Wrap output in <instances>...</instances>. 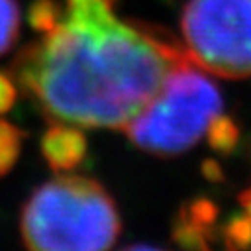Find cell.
Wrapping results in <instances>:
<instances>
[{
  "instance_id": "7c38bea8",
  "label": "cell",
  "mask_w": 251,
  "mask_h": 251,
  "mask_svg": "<svg viewBox=\"0 0 251 251\" xmlns=\"http://www.w3.org/2000/svg\"><path fill=\"white\" fill-rule=\"evenodd\" d=\"M179 216L192 222L194 225L201 227V229H205L206 233H210V227L214 225L218 210H216V206L208 199H196L190 205L182 206Z\"/></svg>"
},
{
  "instance_id": "9a60e30c",
  "label": "cell",
  "mask_w": 251,
  "mask_h": 251,
  "mask_svg": "<svg viewBox=\"0 0 251 251\" xmlns=\"http://www.w3.org/2000/svg\"><path fill=\"white\" fill-rule=\"evenodd\" d=\"M240 203L244 206V212L248 216H251V188L246 190L242 196H240Z\"/></svg>"
},
{
  "instance_id": "9c48e42d",
  "label": "cell",
  "mask_w": 251,
  "mask_h": 251,
  "mask_svg": "<svg viewBox=\"0 0 251 251\" xmlns=\"http://www.w3.org/2000/svg\"><path fill=\"white\" fill-rule=\"evenodd\" d=\"M21 13L17 0H0V56L13 47L19 37Z\"/></svg>"
},
{
  "instance_id": "7a4b0ae2",
  "label": "cell",
  "mask_w": 251,
  "mask_h": 251,
  "mask_svg": "<svg viewBox=\"0 0 251 251\" xmlns=\"http://www.w3.org/2000/svg\"><path fill=\"white\" fill-rule=\"evenodd\" d=\"M19 229L28 250L95 251L116 244L121 218L99 180L58 175L32 192Z\"/></svg>"
},
{
  "instance_id": "3957f363",
  "label": "cell",
  "mask_w": 251,
  "mask_h": 251,
  "mask_svg": "<svg viewBox=\"0 0 251 251\" xmlns=\"http://www.w3.org/2000/svg\"><path fill=\"white\" fill-rule=\"evenodd\" d=\"M224 106L222 93L205 69L186 60L177 65L156 97L123 126L145 152L177 156L198 144Z\"/></svg>"
},
{
  "instance_id": "ba28073f",
  "label": "cell",
  "mask_w": 251,
  "mask_h": 251,
  "mask_svg": "<svg viewBox=\"0 0 251 251\" xmlns=\"http://www.w3.org/2000/svg\"><path fill=\"white\" fill-rule=\"evenodd\" d=\"M63 11L58 0H34L28 9V23L37 32H50L62 21Z\"/></svg>"
},
{
  "instance_id": "30bf717a",
  "label": "cell",
  "mask_w": 251,
  "mask_h": 251,
  "mask_svg": "<svg viewBox=\"0 0 251 251\" xmlns=\"http://www.w3.org/2000/svg\"><path fill=\"white\" fill-rule=\"evenodd\" d=\"M208 236L210 233H206L205 229L194 225L180 216L173 225V240L179 244L180 248H186V250H206Z\"/></svg>"
},
{
  "instance_id": "5bb4252c",
  "label": "cell",
  "mask_w": 251,
  "mask_h": 251,
  "mask_svg": "<svg viewBox=\"0 0 251 251\" xmlns=\"http://www.w3.org/2000/svg\"><path fill=\"white\" fill-rule=\"evenodd\" d=\"M203 170H205L206 179H220V177H222V171H220V168H218L212 160L210 162L206 160L205 166H203Z\"/></svg>"
},
{
  "instance_id": "5b68a950",
  "label": "cell",
  "mask_w": 251,
  "mask_h": 251,
  "mask_svg": "<svg viewBox=\"0 0 251 251\" xmlns=\"http://www.w3.org/2000/svg\"><path fill=\"white\" fill-rule=\"evenodd\" d=\"M39 149L49 168L60 173L80 166L88 154V140L75 125L58 121L41 136Z\"/></svg>"
},
{
  "instance_id": "277c9868",
  "label": "cell",
  "mask_w": 251,
  "mask_h": 251,
  "mask_svg": "<svg viewBox=\"0 0 251 251\" xmlns=\"http://www.w3.org/2000/svg\"><path fill=\"white\" fill-rule=\"evenodd\" d=\"M180 32L190 60L206 73L251 76V0H190Z\"/></svg>"
},
{
  "instance_id": "6da1fadb",
  "label": "cell",
  "mask_w": 251,
  "mask_h": 251,
  "mask_svg": "<svg viewBox=\"0 0 251 251\" xmlns=\"http://www.w3.org/2000/svg\"><path fill=\"white\" fill-rule=\"evenodd\" d=\"M117 0H67L62 21L25 47L11 76L52 121L123 128L190 60L168 30L114 15Z\"/></svg>"
},
{
  "instance_id": "8992f818",
  "label": "cell",
  "mask_w": 251,
  "mask_h": 251,
  "mask_svg": "<svg viewBox=\"0 0 251 251\" xmlns=\"http://www.w3.org/2000/svg\"><path fill=\"white\" fill-rule=\"evenodd\" d=\"M238 125L234 123L231 117L227 116H218L210 121V125L206 128V140L208 145L214 149V151L222 152V154H229L234 151V147L238 145Z\"/></svg>"
},
{
  "instance_id": "52a82bcc",
  "label": "cell",
  "mask_w": 251,
  "mask_h": 251,
  "mask_svg": "<svg viewBox=\"0 0 251 251\" xmlns=\"http://www.w3.org/2000/svg\"><path fill=\"white\" fill-rule=\"evenodd\" d=\"M23 130L6 119H0V179L17 164L23 147Z\"/></svg>"
},
{
  "instance_id": "4fadbf2b",
  "label": "cell",
  "mask_w": 251,
  "mask_h": 251,
  "mask_svg": "<svg viewBox=\"0 0 251 251\" xmlns=\"http://www.w3.org/2000/svg\"><path fill=\"white\" fill-rule=\"evenodd\" d=\"M17 100V84L13 76L0 71V116L9 112Z\"/></svg>"
},
{
  "instance_id": "8fae6325",
  "label": "cell",
  "mask_w": 251,
  "mask_h": 251,
  "mask_svg": "<svg viewBox=\"0 0 251 251\" xmlns=\"http://www.w3.org/2000/svg\"><path fill=\"white\" fill-rule=\"evenodd\" d=\"M224 238L231 250L251 248V216L244 212V216L231 218L224 229Z\"/></svg>"
}]
</instances>
